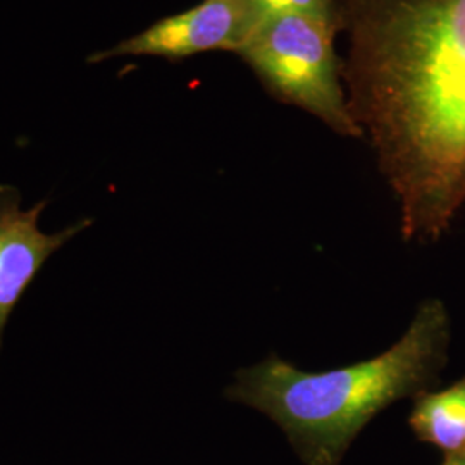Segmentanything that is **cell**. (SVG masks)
<instances>
[{
	"instance_id": "3957f363",
	"label": "cell",
	"mask_w": 465,
	"mask_h": 465,
	"mask_svg": "<svg viewBox=\"0 0 465 465\" xmlns=\"http://www.w3.org/2000/svg\"><path fill=\"white\" fill-rule=\"evenodd\" d=\"M338 28L297 13L267 15L236 55L272 99L299 107L345 138H366L351 116L341 59L334 50Z\"/></svg>"
},
{
	"instance_id": "277c9868",
	"label": "cell",
	"mask_w": 465,
	"mask_h": 465,
	"mask_svg": "<svg viewBox=\"0 0 465 465\" xmlns=\"http://www.w3.org/2000/svg\"><path fill=\"white\" fill-rule=\"evenodd\" d=\"M259 0H202L164 17L114 47L94 52L90 63L114 57H161L178 63L205 52L238 54L266 19Z\"/></svg>"
},
{
	"instance_id": "52a82bcc",
	"label": "cell",
	"mask_w": 465,
	"mask_h": 465,
	"mask_svg": "<svg viewBox=\"0 0 465 465\" xmlns=\"http://www.w3.org/2000/svg\"><path fill=\"white\" fill-rule=\"evenodd\" d=\"M259 2L266 9L267 15L297 13V15H305V16L331 23L338 28L336 0H259Z\"/></svg>"
},
{
	"instance_id": "8992f818",
	"label": "cell",
	"mask_w": 465,
	"mask_h": 465,
	"mask_svg": "<svg viewBox=\"0 0 465 465\" xmlns=\"http://www.w3.org/2000/svg\"><path fill=\"white\" fill-rule=\"evenodd\" d=\"M409 422L420 441L465 455V376L441 391L417 395Z\"/></svg>"
},
{
	"instance_id": "7a4b0ae2",
	"label": "cell",
	"mask_w": 465,
	"mask_h": 465,
	"mask_svg": "<svg viewBox=\"0 0 465 465\" xmlns=\"http://www.w3.org/2000/svg\"><path fill=\"white\" fill-rule=\"evenodd\" d=\"M451 321L445 302L424 300L409 328L380 355L309 372L280 357L234 374L226 397L274 420L309 465H336L371 419L416 399L447 364Z\"/></svg>"
},
{
	"instance_id": "5b68a950",
	"label": "cell",
	"mask_w": 465,
	"mask_h": 465,
	"mask_svg": "<svg viewBox=\"0 0 465 465\" xmlns=\"http://www.w3.org/2000/svg\"><path fill=\"white\" fill-rule=\"evenodd\" d=\"M47 200L21 207V193L0 183V350L7 321L35 276L59 249L88 230L94 221L82 219L57 232L40 230L38 221Z\"/></svg>"
},
{
	"instance_id": "6da1fadb",
	"label": "cell",
	"mask_w": 465,
	"mask_h": 465,
	"mask_svg": "<svg viewBox=\"0 0 465 465\" xmlns=\"http://www.w3.org/2000/svg\"><path fill=\"white\" fill-rule=\"evenodd\" d=\"M350 113L376 153L405 242L465 207V0H336Z\"/></svg>"
},
{
	"instance_id": "ba28073f",
	"label": "cell",
	"mask_w": 465,
	"mask_h": 465,
	"mask_svg": "<svg viewBox=\"0 0 465 465\" xmlns=\"http://www.w3.org/2000/svg\"><path fill=\"white\" fill-rule=\"evenodd\" d=\"M443 465H465V455H447Z\"/></svg>"
}]
</instances>
